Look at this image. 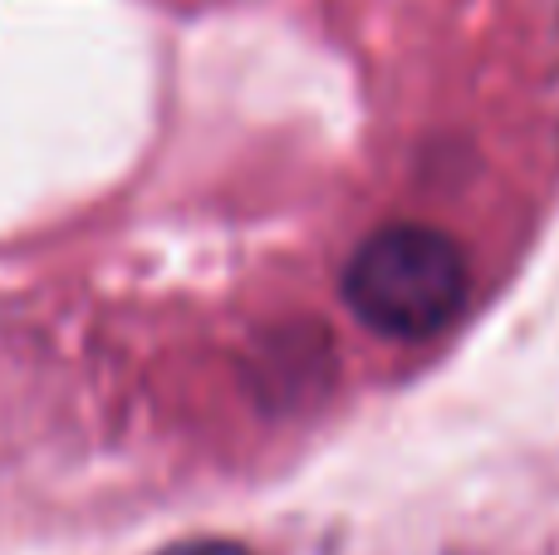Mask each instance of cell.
I'll list each match as a JSON object with an SVG mask.
<instances>
[{"instance_id": "6da1fadb", "label": "cell", "mask_w": 559, "mask_h": 555, "mask_svg": "<svg viewBox=\"0 0 559 555\" xmlns=\"http://www.w3.org/2000/svg\"><path fill=\"white\" fill-rule=\"evenodd\" d=\"M344 295L368 330L388 340H432L472 295L462 246L437 226H383L354 251Z\"/></svg>"}, {"instance_id": "7a4b0ae2", "label": "cell", "mask_w": 559, "mask_h": 555, "mask_svg": "<svg viewBox=\"0 0 559 555\" xmlns=\"http://www.w3.org/2000/svg\"><path fill=\"white\" fill-rule=\"evenodd\" d=\"M163 555H246L231 541H182V546H167Z\"/></svg>"}]
</instances>
